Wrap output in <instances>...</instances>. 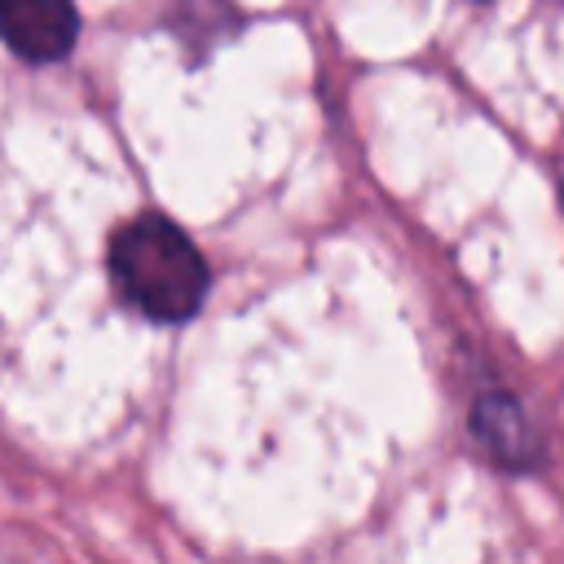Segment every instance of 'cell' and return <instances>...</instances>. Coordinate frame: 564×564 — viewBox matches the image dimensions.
<instances>
[{
    "instance_id": "obj_1",
    "label": "cell",
    "mask_w": 564,
    "mask_h": 564,
    "mask_svg": "<svg viewBox=\"0 0 564 564\" xmlns=\"http://www.w3.org/2000/svg\"><path fill=\"white\" fill-rule=\"evenodd\" d=\"M110 278L119 295L154 322H185L207 295L198 247L163 216H137L115 234Z\"/></svg>"
},
{
    "instance_id": "obj_2",
    "label": "cell",
    "mask_w": 564,
    "mask_h": 564,
    "mask_svg": "<svg viewBox=\"0 0 564 564\" xmlns=\"http://www.w3.org/2000/svg\"><path fill=\"white\" fill-rule=\"evenodd\" d=\"M79 35L70 0H0V40L26 62H57Z\"/></svg>"
},
{
    "instance_id": "obj_3",
    "label": "cell",
    "mask_w": 564,
    "mask_h": 564,
    "mask_svg": "<svg viewBox=\"0 0 564 564\" xmlns=\"http://www.w3.org/2000/svg\"><path fill=\"white\" fill-rule=\"evenodd\" d=\"M476 436L485 441V449L507 463V467H524L538 458V441H533V427L524 419V410L511 401V397H480L476 405Z\"/></svg>"
}]
</instances>
